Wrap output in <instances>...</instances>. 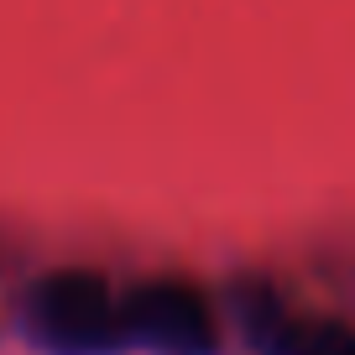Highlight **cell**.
I'll use <instances>...</instances> for the list:
<instances>
[{
  "mask_svg": "<svg viewBox=\"0 0 355 355\" xmlns=\"http://www.w3.org/2000/svg\"><path fill=\"white\" fill-rule=\"evenodd\" d=\"M261 340L272 355H355V329L329 319H282V313H272Z\"/></svg>",
  "mask_w": 355,
  "mask_h": 355,
  "instance_id": "obj_3",
  "label": "cell"
},
{
  "mask_svg": "<svg viewBox=\"0 0 355 355\" xmlns=\"http://www.w3.org/2000/svg\"><path fill=\"white\" fill-rule=\"evenodd\" d=\"M121 324L125 340L152 355H214V345H220L209 298L178 277L136 282L121 298Z\"/></svg>",
  "mask_w": 355,
  "mask_h": 355,
  "instance_id": "obj_2",
  "label": "cell"
},
{
  "mask_svg": "<svg viewBox=\"0 0 355 355\" xmlns=\"http://www.w3.org/2000/svg\"><path fill=\"white\" fill-rule=\"evenodd\" d=\"M26 334L47 355H115L125 345L121 298L94 272H53L26 293Z\"/></svg>",
  "mask_w": 355,
  "mask_h": 355,
  "instance_id": "obj_1",
  "label": "cell"
}]
</instances>
